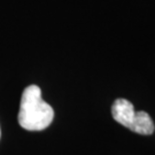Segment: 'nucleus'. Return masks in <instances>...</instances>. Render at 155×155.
<instances>
[{
	"instance_id": "f03ea898",
	"label": "nucleus",
	"mask_w": 155,
	"mask_h": 155,
	"mask_svg": "<svg viewBox=\"0 0 155 155\" xmlns=\"http://www.w3.org/2000/svg\"><path fill=\"white\" fill-rule=\"evenodd\" d=\"M111 115L117 123L133 132L150 136L154 132L155 125L146 111L134 110L133 105L127 99H116L111 106Z\"/></svg>"
},
{
	"instance_id": "7ed1b4c3",
	"label": "nucleus",
	"mask_w": 155,
	"mask_h": 155,
	"mask_svg": "<svg viewBox=\"0 0 155 155\" xmlns=\"http://www.w3.org/2000/svg\"><path fill=\"white\" fill-rule=\"evenodd\" d=\"M0 137H1V130H0Z\"/></svg>"
},
{
	"instance_id": "f257e3e1",
	"label": "nucleus",
	"mask_w": 155,
	"mask_h": 155,
	"mask_svg": "<svg viewBox=\"0 0 155 155\" xmlns=\"http://www.w3.org/2000/svg\"><path fill=\"white\" fill-rule=\"evenodd\" d=\"M54 118V110L41 98L37 85H30L23 91L18 111V123L28 131H41L50 127Z\"/></svg>"
}]
</instances>
